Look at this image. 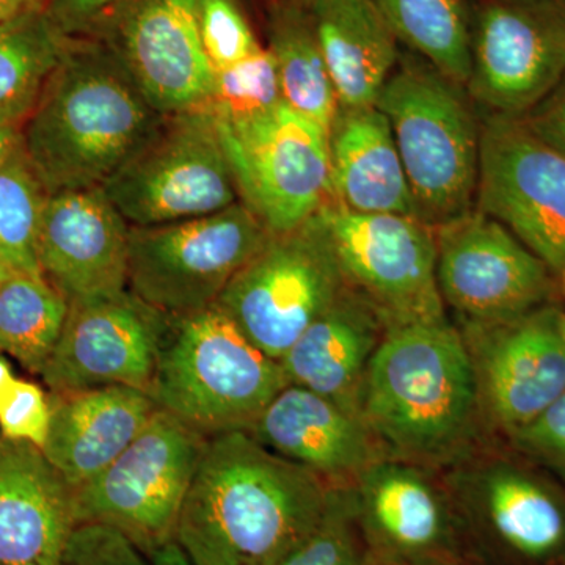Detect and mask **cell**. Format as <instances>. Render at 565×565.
<instances>
[{
	"instance_id": "40",
	"label": "cell",
	"mask_w": 565,
	"mask_h": 565,
	"mask_svg": "<svg viewBox=\"0 0 565 565\" xmlns=\"http://www.w3.org/2000/svg\"><path fill=\"white\" fill-rule=\"evenodd\" d=\"M47 0H0V25L46 11Z\"/></svg>"
},
{
	"instance_id": "11",
	"label": "cell",
	"mask_w": 565,
	"mask_h": 565,
	"mask_svg": "<svg viewBox=\"0 0 565 565\" xmlns=\"http://www.w3.org/2000/svg\"><path fill=\"white\" fill-rule=\"evenodd\" d=\"M243 202L273 234L288 233L333 200L329 134L280 104L243 125H218Z\"/></svg>"
},
{
	"instance_id": "41",
	"label": "cell",
	"mask_w": 565,
	"mask_h": 565,
	"mask_svg": "<svg viewBox=\"0 0 565 565\" xmlns=\"http://www.w3.org/2000/svg\"><path fill=\"white\" fill-rule=\"evenodd\" d=\"M150 559L152 565H193L177 541L156 550Z\"/></svg>"
},
{
	"instance_id": "14",
	"label": "cell",
	"mask_w": 565,
	"mask_h": 565,
	"mask_svg": "<svg viewBox=\"0 0 565 565\" xmlns=\"http://www.w3.org/2000/svg\"><path fill=\"white\" fill-rule=\"evenodd\" d=\"M475 207L505 226L553 273H563L565 156L522 118H482Z\"/></svg>"
},
{
	"instance_id": "20",
	"label": "cell",
	"mask_w": 565,
	"mask_h": 565,
	"mask_svg": "<svg viewBox=\"0 0 565 565\" xmlns=\"http://www.w3.org/2000/svg\"><path fill=\"white\" fill-rule=\"evenodd\" d=\"M131 225L104 188L51 193L41 222V274L70 303L128 289Z\"/></svg>"
},
{
	"instance_id": "15",
	"label": "cell",
	"mask_w": 565,
	"mask_h": 565,
	"mask_svg": "<svg viewBox=\"0 0 565 565\" xmlns=\"http://www.w3.org/2000/svg\"><path fill=\"white\" fill-rule=\"evenodd\" d=\"M561 311L552 303L508 322L456 326L470 355L487 438L508 441L565 392Z\"/></svg>"
},
{
	"instance_id": "7",
	"label": "cell",
	"mask_w": 565,
	"mask_h": 565,
	"mask_svg": "<svg viewBox=\"0 0 565 565\" xmlns=\"http://www.w3.org/2000/svg\"><path fill=\"white\" fill-rule=\"evenodd\" d=\"M206 440L158 408L114 463L74 490L77 525L114 527L148 557L174 542Z\"/></svg>"
},
{
	"instance_id": "39",
	"label": "cell",
	"mask_w": 565,
	"mask_h": 565,
	"mask_svg": "<svg viewBox=\"0 0 565 565\" xmlns=\"http://www.w3.org/2000/svg\"><path fill=\"white\" fill-rule=\"evenodd\" d=\"M520 118L535 136L565 156V74L537 106Z\"/></svg>"
},
{
	"instance_id": "37",
	"label": "cell",
	"mask_w": 565,
	"mask_h": 565,
	"mask_svg": "<svg viewBox=\"0 0 565 565\" xmlns=\"http://www.w3.org/2000/svg\"><path fill=\"white\" fill-rule=\"evenodd\" d=\"M61 565H152L126 535L102 523H79L63 552Z\"/></svg>"
},
{
	"instance_id": "17",
	"label": "cell",
	"mask_w": 565,
	"mask_h": 565,
	"mask_svg": "<svg viewBox=\"0 0 565 565\" xmlns=\"http://www.w3.org/2000/svg\"><path fill=\"white\" fill-rule=\"evenodd\" d=\"M172 316L126 289L70 303L58 343L40 377L51 393L121 385L150 393Z\"/></svg>"
},
{
	"instance_id": "1",
	"label": "cell",
	"mask_w": 565,
	"mask_h": 565,
	"mask_svg": "<svg viewBox=\"0 0 565 565\" xmlns=\"http://www.w3.org/2000/svg\"><path fill=\"white\" fill-rule=\"evenodd\" d=\"M333 489L247 430L212 435L174 541L193 565H275L318 526Z\"/></svg>"
},
{
	"instance_id": "44",
	"label": "cell",
	"mask_w": 565,
	"mask_h": 565,
	"mask_svg": "<svg viewBox=\"0 0 565 565\" xmlns=\"http://www.w3.org/2000/svg\"><path fill=\"white\" fill-rule=\"evenodd\" d=\"M13 274V270H10L9 267L6 266V264L0 263V285H2L3 281L9 280V278Z\"/></svg>"
},
{
	"instance_id": "36",
	"label": "cell",
	"mask_w": 565,
	"mask_h": 565,
	"mask_svg": "<svg viewBox=\"0 0 565 565\" xmlns=\"http://www.w3.org/2000/svg\"><path fill=\"white\" fill-rule=\"evenodd\" d=\"M51 401L40 385L14 379L0 399V435L13 441L46 445L51 429Z\"/></svg>"
},
{
	"instance_id": "3",
	"label": "cell",
	"mask_w": 565,
	"mask_h": 565,
	"mask_svg": "<svg viewBox=\"0 0 565 565\" xmlns=\"http://www.w3.org/2000/svg\"><path fill=\"white\" fill-rule=\"evenodd\" d=\"M162 118L103 40L68 39L22 125V150L50 193L104 188Z\"/></svg>"
},
{
	"instance_id": "43",
	"label": "cell",
	"mask_w": 565,
	"mask_h": 565,
	"mask_svg": "<svg viewBox=\"0 0 565 565\" xmlns=\"http://www.w3.org/2000/svg\"><path fill=\"white\" fill-rule=\"evenodd\" d=\"M14 375L11 373L10 364L7 363V360L3 359L2 352H0V399H2L3 394L9 392L10 385L13 384Z\"/></svg>"
},
{
	"instance_id": "4",
	"label": "cell",
	"mask_w": 565,
	"mask_h": 565,
	"mask_svg": "<svg viewBox=\"0 0 565 565\" xmlns=\"http://www.w3.org/2000/svg\"><path fill=\"white\" fill-rule=\"evenodd\" d=\"M459 82L401 52L375 107L385 115L403 161L416 217L438 228L475 210L481 121Z\"/></svg>"
},
{
	"instance_id": "24",
	"label": "cell",
	"mask_w": 565,
	"mask_h": 565,
	"mask_svg": "<svg viewBox=\"0 0 565 565\" xmlns=\"http://www.w3.org/2000/svg\"><path fill=\"white\" fill-rule=\"evenodd\" d=\"M386 330L373 305L345 288L278 363L289 385L303 386L362 415L364 375Z\"/></svg>"
},
{
	"instance_id": "29",
	"label": "cell",
	"mask_w": 565,
	"mask_h": 565,
	"mask_svg": "<svg viewBox=\"0 0 565 565\" xmlns=\"http://www.w3.org/2000/svg\"><path fill=\"white\" fill-rule=\"evenodd\" d=\"M397 41L463 87L470 77V0H373Z\"/></svg>"
},
{
	"instance_id": "12",
	"label": "cell",
	"mask_w": 565,
	"mask_h": 565,
	"mask_svg": "<svg viewBox=\"0 0 565 565\" xmlns=\"http://www.w3.org/2000/svg\"><path fill=\"white\" fill-rule=\"evenodd\" d=\"M565 74V0H470L471 102L523 117Z\"/></svg>"
},
{
	"instance_id": "8",
	"label": "cell",
	"mask_w": 565,
	"mask_h": 565,
	"mask_svg": "<svg viewBox=\"0 0 565 565\" xmlns=\"http://www.w3.org/2000/svg\"><path fill=\"white\" fill-rule=\"evenodd\" d=\"M104 191L131 226L204 217L239 202L217 121L207 107L163 115Z\"/></svg>"
},
{
	"instance_id": "10",
	"label": "cell",
	"mask_w": 565,
	"mask_h": 565,
	"mask_svg": "<svg viewBox=\"0 0 565 565\" xmlns=\"http://www.w3.org/2000/svg\"><path fill=\"white\" fill-rule=\"evenodd\" d=\"M345 285L386 326L449 319L437 281L435 230L415 215L360 214L332 202L319 211Z\"/></svg>"
},
{
	"instance_id": "9",
	"label": "cell",
	"mask_w": 565,
	"mask_h": 565,
	"mask_svg": "<svg viewBox=\"0 0 565 565\" xmlns=\"http://www.w3.org/2000/svg\"><path fill=\"white\" fill-rule=\"evenodd\" d=\"M270 234L243 202L204 217L131 226L128 289L169 316L204 310Z\"/></svg>"
},
{
	"instance_id": "26",
	"label": "cell",
	"mask_w": 565,
	"mask_h": 565,
	"mask_svg": "<svg viewBox=\"0 0 565 565\" xmlns=\"http://www.w3.org/2000/svg\"><path fill=\"white\" fill-rule=\"evenodd\" d=\"M341 109L375 106L399 62V41L373 0H307Z\"/></svg>"
},
{
	"instance_id": "21",
	"label": "cell",
	"mask_w": 565,
	"mask_h": 565,
	"mask_svg": "<svg viewBox=\"0 0 565 565\" xmlns=\"http://www.w3.org/2000/svg\"><path fill=\"white\" fill-rule=\"evenodd\" d=\"M247 433L334 489L352 487L386 457L362 415L299 385H286Z\"/></svg>"
},
{
	"instance_id": "19",
	"label": "cell",
	"mask_w": 565,
	"mask_h": 565,
	"mask_svg": "<svg viewBox=\"0 0 565 565\" xmlns=\"http://www.w3.org/2000/svg\"><path fill=\"white\" fill-rule=\"evenodd\" d=\"M352 494L363 539L385 564L456 559L457 509L434 468L385 457L359 476Z\"/></svg>"
},
{
	"instance_id": "31",
	"label": "cell",
	"mask_w": 565,
	"mask_h": 565,
	"mask_svg": "<svg viewBox=\"0 0 565 565\" xmlns=\"http://www.w3.org/2000/svg\"><path fill=\"white\" fill-rule=\"evenodd\" d=\"M51 193L22 145L0 166V263L14 274H41V222Z\"/></svg>"
},
{
	"instance_id": "2",
	"label": "cell",
	"mask_w": 565,
	"mask_h": 565,
	"mask_svg": "<svg viewBox=\"0 0 565 565\" xmlns=\"http://www.w3.org/2000/svg\"><path fill=\"white\" fill-rule=\"evenodd\" d=\"M362 416L392 459L451 468L478 452L487 435L452 321L388 327L364 375Z\"/></svg>"
},
{
	"instance_id": "35",
	"label": "cell",
	"mask_w": 565,
	"mask_h": 565,
	"mask_svg": "<svg viewBox=\"0 0 565 565\" xmlns=\"http://www.w3.org/2000/svg\"><path fill=\"white\" fill-rule=\"evenodd\" d=\"M505 444L565 486V392Z\"/></svg>"
},
{
	"instance_id": "38",
	"label": "cell",
	"mask_w": 565,
	"mask_h": 565,
	"mask_svg": "<svg viewBox=\"0 0 565 565\" xmlns=\"http://www.w3.org/2000/svg\"><path fill=\"white\" fill-rule=\"evenodd\" d=\"M128 0H47L46 14L65 39H93Z\"/></svg>"
},
{
	"instance_id": "16",
	"label": "cell",
	"mask_w": 565,
	"mask_h": 565,
	"mask_svg": "<svg viewBox=\"0 0 565 565\" xmlns=\"http://www.w3.org/2000/svg\"><path fill=\"white\" fill-rule=\"evenodd\" d=\"M445 484L459 509L505 555L565 564V486L515 452L468 457Z\"/></svg>"
},
{
	"instance_id": "47",
	"label": "cell",
	"mask_w": 565,
	"mask_h": 565,
	"mask_svg": "<svg viewBox=\"0 0 565 565\" xmlns=\"http://www.w3.org/2000/svg\"><path fill=\"white\" fill-rule=\"evenodd\" d=\"M299 2H302V3H305V2H307V0H299Z\"/></svg>"
},
{
	"instance_id": "22",
	"label": "cell",
	"mask_w": 565,
	"mask_h": 565,
	"mask_svg": "<svg viewBox=\"0 0 565 565\" xmlns=\"http://www.w3.org/2000/svg\"><path fill=\"white\" fill-rule=\"evenodd\" d=\"M76 526L74 490L43 449L0 435V565H61Z\"/></svg>"
},
{
	"instance_id": "13",
	"label": "cell",
	"mask_w": 565,
	"mask_h": 565,
	"mask_svg": "<svg viewBox=\"0 0 565 565\" xmlns=\"http://www.w3.org/2000/svg\"><path fill=\"white\" fill-rule=\"evenodd\" d=\"M434 230L438 289L457 326L508 322L555 303L557 275L484 212Z\"/></svg>"
},
{
	"instance_id": "46",
	"label": "cell",
	"mask_w": 565,
	"mask_h": 565,
	"mask_svg": "<svg viewBox=\"0 0 565 565\" xmlns=\"http://www.w3.org/2000/svg\"><path fill=\"white\" fill-rule=\"evenodd\" d=\"M557 285H559V288L563 289L565 296V269L563 273L557 274Z\"/></svg>"
},
{
	"instance_id": "28",
	"label": "cell",
	"mask_w": 565,
	"mask_h": 565,
	"mask_svg": "<svg viewBox=\"0 0 565 565\" xmlns=\"http://www.w3.org/2000/svg\"><path fill=\"white\" fill-rule=\"evenodd\" d=\"M66 40L46 11L0 25V128H22L61 62Z\"/></svg>"
},
{
	"instance_id": "34",
	"label": "cell",
	"mask_w": 565,
	"mask_h": 565,
	"mask_svg": "<svg viewBox=\"0 0 565 565\" xmlns=\"http://www.w3.org/2000/svg\"><path fill=\"white\" fill-rule=\"evenodd\" d=\"M200 32L212 68L236 65L262 50L236 0H196Z\"/></svg>"
},
{
	"instance_id": "25",
	"label": "cell",
	"mask_w": 565,
	"mask_h": 565,
	"mask_svg": "<svg viewBox=\"0 0 565 565\" xmlns=\"http://www.w3.org/2000/svg\"><path fill=\"white\" fill-rule=\"evenodd\" d=\"M333 200L360 214L415 215L392 126L375 106L341 109L329 131Z\"/></svg>"
},
{
	"instance_id": "18",
	"label": "cell",
	"mask_w": 565,
	"mask_h": 565,
	"mask_svg": "<svg viewBox=\"0 0 565 565\" xmlns=\"http://www.w3.org/2000/svg\"><path fill=\"white\" fill-rule=\"evenodd\" d=\"M93 39L117 54L159 114L210 103L215 71L204 51L196 0H128Z\"/></svg>"
},
{
	"instance_id": "27",
	"label": "cell",
	"mask_w": 565,
	"mask_h": 565,
	"mask_svg": "<svg viewBox=\"0 0 565 565\" xmlns=\"http://www.w3.org/2000/svg\"><path fill=\"white\" fill-rule=\"evenodd\" d=\"M269 50L282 103L329 134L340 110L313 21L299 0H277L270 9Z\"/></svg>"
},
{
	"instance_id": "33",
	"label": "cell",
	"mask_w": 565,
	"mask_h": 565,
	"mask_svg": "<svg viewBox=\"0 0 565 565\" xmlns=\"http://www.w3.org/2000/svg\"><path fill=\"white\" fill-rule=\"evenodd\" d=\"M352 487L333 489L321 522L275 565H367Z\"/></svg>"
},
{
	"instance_id": "30",
	"label": "cell",
	"mask_w": 565,
	"mask_h": 565,
	"mask_svg": "<svg viewBox=\"0 0 565 565\" xmlns=\"http://www.w3.org/2000/svg\"><path fill=\"white\" fill-rule=\"evenodd\" d=\"M68 311V300L43 275H11L0 285V352L40 375L58 343Z\"/></svg>"
},
{
	"instance_id": "32",
	"label": "cell",
	"mask_w": 565,
	"mask_h": 565,
	"mask_svg": "<svg viewBox=\"0 0 565 565\" xmlns=\"http://www.w3.org/2000/svg\"><path fill=\"white\" fill-rule=\"evenodd\" d=\"M282 104L280 81L273 55L262 47L230 68L215 71L207 109L218 125L256 120Z\"/></svg>"
},
{
	"instance_id": "49",
	"label": "cell",
	"mask_w": 565,
	"mask_h": 565,
	"mask_svg": "<svg viewBox=\"0 0 565 565\" xmlns=\"http://www.w3.org/2000/svg\"><path fill=\"white\" fill-rule=\"evenodd\" d=\"M565 565V564H564Z\"/></svg>"
},
{
	"instance_id": "23",
	"label": "cell",
	"mask_w": 565,
	"mask_h": 565,
	"mask_svg": "<svg viewBox=\"0 0 565 565\" xmlns=\"http://www.w3.org/2000/svg\"><path fill=\"white\" fill-rule=\"evenodd\" d=\"M50 401L43 452L73 490L114 463L159 408L150 393L121 385L51 393Z\"/></svg>"
},
{
	"instance_id": "48",
	"label": "cell",
	"mask_w": 565,
	"mask_h": 565,
	"mask_svg": "<svg viewBox=\"0 0 565 565\" xmlns=\"http://www.w3.org/2000/svg\"><path fill=\"white\" fill-rule=\"evenodd\" d=\"M385 565H399V564H385Z\"/></svg>"
},
{
	"instance_id": "45",
	"label": "cell",
	"mask_w": 565,
	"mask_h": 565,
	"mask_svg": "<svg viewBox=\"0 0 565 565\" xmlns=\"http://www.w3.org/2000/svg\"><path fill=\"white\" fill-rule=\"evenodd\" d=\"M559 330H561V338H563V343L565 345V311H561Z\"/></svg>"
},
{
	"instance_id": "6",
	"label": "cell",
	"mask_w": 565,
	"mask_h": 565,
	"mask_svg": "<svg viewBox=\"0 0 565 565\" xmlns=\"http://www.w3.org/2000/svg\"><path fill=\"white\" fill-rule=\"evenodd\" d=\"M348 288L321 215L270 234L218 297V308L259 351L280 362Z\"/></svg>"
},
{
	"instance_id": "5",
	"label": "cell",
	"mask_w": 565,
	"mask_h": 565,
	"mask_svg": "<svg viewBox=\"0 0 565 565\" xmlns=\"http://www.w3.org/2000/svg\"><path fill=\"white\" fill-rule=\"evenodd\" d=\"M286 385L280 363L214 303L172 316L150 394L159 408L210 438L248 430Z\"/></svg>"
},
{
	"instance_id": "42",
	"label": "cell",
	"mask_w": 565,
	"mask_h": 565,
	"mask_svg": "<svg viewBox=\"0 0 565 565\" xmlns=\"http://www.w3.org/2000/svg\"><path fill=\"white\" fill-rule=\"evenodd\" d=\"M21 143V128H0V166Z\"/></svg>"
}]
</instances>
